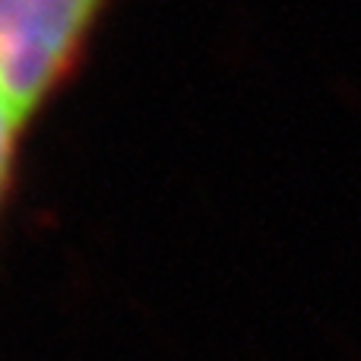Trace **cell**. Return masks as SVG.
<instances>
[{
	"label": "cell",
	"mask_w": 361,
	"mask_h": 361,
	"mask_svg": "<svg viewBox=\"0 0 361 361\" xmlns=\"http://www.w3.org/2000/svg\"><path fill=\"white\" fill-rule=\"evenodd\" d=\"M25 130H29V121L16 111L10 95L0 89V209L6 206L13 187H16L19 152H23Z\"/></svg>",
	"instance_id": "obj_2"
},
{
	"label": "cell",
	"mask_w": 361,
	"mask_h": 361,
	"mask_svg": "<svg viewBox=\"0 0 361 361\" xmlns=\"http://www.w3.org/2000/svg\"><path fill=\"white\" fill-rule=\"evenodd\" d=\"M118 0H0V89L29 127L70 89Z\"/></svg>",
	"instance_id": "obj_1"
}]
</instances>
